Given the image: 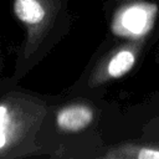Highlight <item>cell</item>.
I'll return each instance as SVG.
<instances>
[{
    "instance_id": "cell-1",
    "label": "cell",
    "mask_w": 159,
    "mask_h": 159,
    "mask_svg": "<svg viewBox=\"0 0 159 159\" xmlns=\"http://www.w3.org/2000/svg\"><path fill=\"white\" fill-rule=\"evenodd\" d=\"M68 0H12V12L26 30L12 82L19 81L70 30Z\"/></svg>"
},
{
    "instance_id": "cell-2",
    "label": "cell",
    "mask_w": 159,
    "mask_h": 159,
    "mask_svg": "<svg viewBox=\"0 0 159 159\" xmlns=\"http://www.w3.org/2000/svg\"><path fill=\"white\" fill-rule=\"evenodd\" d=\"M47 112L45 101L24 92L0 97V158L29 152Z\"/></svg>"
},
{
    "instance_id": "cell-3",
    "label": "cell",
    "mask_w": 159,
    "mask_h": 159,
    "mask_svg": "<svg viewBox=\"0 0 159 159\" xmlns=\"http://www.w3.org/2000/svg\"><path fill=\"white\" fill-rule=\"evenodd\" d=\"M94 112L91 106L82 102H71L60 107L55 114L58 130L65 133H78L93 122Z\"/></svg>"
},
{
    "instance_id": "cell-5",
    "label": "cell",
    "mask_w": 159,
    "mask_h": 159,
    "mask_svg": "<svg viewBox=\"0 0 159 159\" xmlns=\"http://www.w3.org/2000/svg\"><path fill=\"white\" fill-rule=\"evenodd\" d=\"M139 159H159V149L153 148H140L137 153L133 154Z\"/></svg>"
},
{
    "instance_id": "cell-4",
    "label": "cell",
    "mask_w": 159,
    "mask_h": 159,
    "mask_svg": "<svg viewBox=\"0 0 159 159\" xmlns=\"http://www.w3.org/2000/svg\"><path fill=\"white\" fill-rule=\"evenodd\" d=\"M135 55L127 48L116 52L106 66V73L111 78H118L124 76L134 65Z\"/></svg>"
}]
</instances>
